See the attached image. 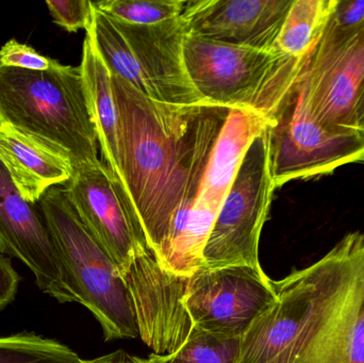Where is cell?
Returning <instances> with one entry per match:
<instances>
[{
	"label": "cell",
	"instance_id": "obj_1",
	"mask_svg": "<svg viewBox=\"0 0 364 363\" xmlns=\"http://www.w3.org/2000/svg\"><path fill=\"white\" fill-rule=\"evenodd\" d=\"M121 187L157 260L188 212L230 110L151 99L112 75Z\"/></svg>",
	"mask_w": 364,
	"mask_h": 363
},
{
	"label": "cell",
	"instance_id": "obj_2",
	"mask_svg": "<svg viewBox=\"0 0 364 363\" xmlns=\"http://www.w3.org/2000/svg\"><path fill=\"white\" fill-rule=\"evenodd\" d=\"M273 287L276 300L242 336L237 363H346L364 303V232Z\"/></svg>",
	"mask_w": 364,
	"mask_h": 363
},
{
	"label": "cell",
	"instance_id": "obj_3",
	"mask_svg": "<svg viewBox=\"0 0 364 363\" xmlns=\"http://www.w3.org/2000/svg\"><path fill=\"white\" fill-rule=\"evenodd\" d=\"M0 125L59 149L73 168L100 162L80 66L58 62L36 72L0 65Z\"/></svg>",
	"mask_w": 364,
	"mask_h": 363
},
{
	"label": "cell",
	"instance_id": "obj_4",
	"mask_svg": "<svg viewBox=\"0 0 364 363\" xmlns=\"http://www.w3.org/2000/svg\"><path fill=\"white\" fill-rule=\"evenodd\" d=\"M309 58L294 59L277 50L232 46L190 34L183 40L186 72L207 104L256 113L269 124Z\"/></svg>",
	"mask_w": 364,
	"mask_h": 363
},
{
	"label": "cell",
	"instance_id": "obj_5",
	"mask_svg": "<svg viewBox=\"0 0 364 363\" xmlns=\"http://www.w3.org/2000/svg\"><path fill=\"white\" fill-rule=\"evenodd\" d=\"M87 33L113 76L129 83L146 97L171 104H207L186 72L182 16L157 25L138 26L117 21L93 4Z\"/></svg>",
	"mask_w": 364,
	"mask_h": 363
},
{
	"label": "cell",
	"instance_id": "obj_6",
	"mask_svg": "<svg viewBox=\"0 0 364 363\" xmlns=\"http://www.w3.org/2000/svg\"><path fill=\"white\" fill-rule=\"evenodd\" d=\"M38 207L80 304L100 322L106 341L139 337L132 298L121 271L81 221L63 188H50Z\"/></svg>",
	"mask_w": 364,
	"mask_h": 363
},
{
	"label": "cell",
	"instance_id": "obj_7",
	"mask_svg": "<svg viewBox=\"0 0 364 363\" xmlns=\"http://www.w3.org/2000/svg\"><path fill=\"white\" fill-rule=\"evenodd\" d=\"M275 189L267 127L246 151L214 221L203 251L205 268L246 266L262 270L259 242Z\"/></svg>",
	"mask_w": 364,
	"mask_h": 363
},
{
	"label": "cell",
	"instance_id": "obj_8",
	"mask_svg": "<svg viewBox=\"0 0 364 363\" xmlns=\"http://www.w3.org/2000/svg\"><path fill=\"white\" fill-rule=\"evenodd\" d=\"M267 134L276 188L364 161V132H336L322 127L310 112L301 77L272 117Z\"/></svg>",
	"mask_w": 364,
	"mask_h": 363
},
{
	"label": "cell",
	"instance_id": "obj_9",
	"mask_svg": "<svg viewBox=\"0 0 364 363\" xmlns=\"http://www.w3.org/2000/svg\"><path fill=\"white\" fill-rule=\"evenodd\" d=\"M275 300L273 281L263 270L232 266L197 271L182 303L193 327L242 338Z\"/></svg>",
	"mask_w": 364,
	"mask_h": 363
},
{
	"label": "cell",
	"instance_id": "obj_10",
	"mask_svg": "<svg viewBox=\"0 0 364 363\" xmlns=\"http://www.w3.org/2000/svg\"><path fill=\"white\" fill-rule=\"evenodd\" d=\"M0 254L16 258L33 274L41 291L58 302L80 298L64 266L53 234L36 205L19 194L0 161Z\"/></svg>",
	"mask_w": 364,
	"mask_h": 363
},
{
	"label": "cell",
	"instance_id": "obj_11",
	"mask_svg": "<svg viewBox=\"0 0 364 363\" xmlns=\"http://www.w3.org/2000/svg\"><path fill=\"white\" fill-rule=\"evenodd\" d=\"M63 189L81 221L117 264L121 274L138 254L151 249L123 188L104 162L74 168Z\"/></svg>",
	"mask_w": 364,
	"mask_h": 363
},
{
	"label": "cell",
	"instance_id": "obj_12",
	"mask_svg": "<svg viewBox=\"0 0 364 363\" xmlns=\"http://www.w3.org/2000/svg\"><path fill=\"white\" fill-rule=\"evenodd\" d=\"M310 112L331 131H354L364 82V28L350 40L314 47L301 75Z\"/></svg>",
	"mask_w": 364,
	"mask_h": 363
},
{
	"label": "cell",
	"instance_id": "obj_13",
	"mask_svg": "<svg viewBox=\"0 0 364 363\" xmlns=\"http://www.w3.org/2000/svg\"><path fill=\"white\" fill-rule=\"evenodd\" d=\"M293 0H192L181 16L186 34L259 50L276 40Z\"/></svg>",
	"mask_w": 364,
	"mask_h": 363
},
{
	"label": "cell",
	"instance_id": "obj_14",
	"mask_svg": "<svg viewBox=\"0 0 364 363\" xmlns=\"http://www.w3.org/2000/svg\"><path fill=\"white\" fill-rule=\"evenodd\" d=\"M0 161L19 194L32 205L50 188L68 183L74 173L65 153L10 125H0Z\"/></svg>",
	"mask_w": 364,
	"mask_h": 363
},
{
	"label": "cell",
	"instance_id": "obj_15",
	"mask_svg": "<svg viewBox=\"0 0 364 363\" xmlns=\"http://www.w3.org/2000/svg\"><path fill=\"white\" fill-rule=\"evenodd\" d=\"M269 123L256 113L230 110L203 174L193 208L216 219L252 141Z\"/></svg>",
	"mask_w": 364,
	"mask_h": 363
},
{
	"label": "cell",
	"instance_id": "obj_16",
	"mask_svg": "<svg viewBox=\"0 0 364 363\" xmlns=\"http://www.w3.org/2000/svg\"><path fill=\"white\" fill-rule=\"evenodd\" d=\"M80 68L105 164L121 185L119 117L113 92L112 74L87 32L83 42Z\"/></svg>",
	"mask_w": 364,
	"mask_h": 363
},
{
	"label": "cell",
	"instance_id": "obj_17",
	"mask_svg": "<svg viewBox=\"0 0 364 363\" xmlns=\"http://www.w3.org/2000/svg\"><path fill=\"white\" fill-rule=\"evenodd\" d=\"M337 0H293L275 49L294 59H306L316 47Z\"/></svg>",
	"mask_w": 364,
	"mask_h": 363
},
{
	"label": "cell",
	"instance_id": "obj_18",
	"mask_svg": "<svg viewBox=\"0 0 364 363\" xmlns=\"http://www.w3.org/2000/svg\"><path fill=\"white\" fill-rule=\"evenodd\" d=\"M241 338L225 336L193 327L188 339L176 351L151 354L142 363H237Z\"/></svg>",
	"mask_w": 364,
	"mask_h": 363
},
{
	"label": "cell",
	"instance_id": "obj_19",
	"mask_svg": "<svg viewBox=\"0 0 364 363\" xmlns=\"http://www.w3.org/2000/svg\"><path fill=\"white\" fill-rule=\"evenodd\" d=\"M72 349L34 332L0 336V363H81Z\"/></svg>",
	"mask_w": 364,
	"mask_h": 363
},
{
	"label": "cell",
	"instance_id": "obj_20",
	"mask_svg": "<svg viewBox=\"0 0 364 363\" xmlns=\"http://www.w3.org/2000/svg\"><path fill=\"white\" fill-rule=\"evenodd\" d=\"M183 0H104L94 6L117 21L138 26L157 25L181 16Z\"/></svg>",
	"mask_w": 364,
	"mask_h": 363
},
{
	"label": "cell",
	"instance_id": "obj_21",
	"mask_svg": "<svg viewBox=\"0 0 364 363\" xmlns=\"http://www.w3.org/2000/svg\"><path fill=\"white\" fill-rule=\"evenodd\" d=\"M364 28V0H337L316 46L339 45Z\"/></svg>",
	"mask_w": 364,
	"mask_h": 363
},
{
	"label": "cell",
	"instance_id": "obj_22",
	"mask_svg": "<svg viewBox=\"0 0 364 363\" xmlns=\"http://www.w3.org/2000/svg\"><path fill=\"white\" fill-rule=\"evenodd\" d=\"M53 21L68 32L87 31L93 18V1L89 0H50L46 1Z\"/></svg>",
	"mask_w": 364,
	"mask_h": 363
},
{
	"label": "cell",
	"instance_id": "obj_23",
	"mask_svg": "<svg viewBox=\"0 0 364 363\" xmlns=\"http://www.w3.org/2000/svg\"><path fill=\"white\" fill-rule=\"evenodd\" d=\"M57 60L40 55L36 49L16 40H10L0 48V65L42 72L57 65Z\"/></svg>",
	"mask_w": 364,
	"mask_h": 363
},
{
	"label": "cell",
	"instance_id": "obj_24",
	"mask_svg": "<svg viewBox=\"0 0 364 363\" xmlns=\"http://www.w3.org/2000/svg\"><path fill=\"white\" fill-rule=\"evenodd\" d=\"M19 281L21 277L13 268L11 260L0 254V310L16 298Z\"/></svg>",
	"mask_w": 364,
	"mask_h": 363
},
{
	"label": "cell",
	"instance_id": "obj_25",
	"mask_svg": "<svg viewBox=\"0 0 364 363\" xmlns=\"http://www.w3.org/2000/svg\"><path fill=\"white\" fill-rule=\"evenodd\" d=\"M346 363H364V303L350 332Z\"/></svg>",
	"mask_w": 364,
	"mask_h": 363
},
{
	"label": "cell",
	"instance_id": "obj_26",
	"mask_svg": "<svg viewBox=\"0 0 364 363\" xmlns=\"http://www.w3.org/2000/svg\"><path fill=\"white\" fill-rule=\"evenodd\" d=\"M81 363H142L141 359L136 356H132L127 352L119 351L114 353L108 354V355L102 356V357L95 358L91 360H82Z\"/></svg>",
	"mask_w": 364,
	"mask_h": 363
},
{
	"label": "cell",
	"instance_id": "obj_27",
	"mask_svg": "<svg viewBox=\"0 0 364 363\" xmlns=\"http://www.w3.org/2000/svg\"><path fill=\"white\" fill-rule=\"evenodd\" d=\"M355 126L356 129L364 132V82L355 108Z\"/></svg>",
	"mask_w": 364,
	"mask_h": 363
}]
</instances>
